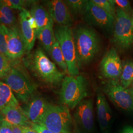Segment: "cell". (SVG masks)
<instances>
[{
  "label": "cell",
  "instance_id": "30",
  "mask_svg": "<svg viewBox=\"0 0 133 133\" xmlns=\"http://www.w3.org/2000/svg\"><path fill=\"white\" fill-rule=\"evenodd\" d=\"M1 119L0 133H13L11 125L5 120Z\"/></svg>",
  "mask_w": 133,
  "mask_h": 133
},
{
  "label": "cell",
  "instance_id": "19",
  "mask_svg": "<svg viewBox=\"0 0 133 133\" xmlns=\"http://www.w3.org/2000/svg\"><path fill=\"white\" fill-rule=\"evenodd\" d=\"M53 25L54 21L52 19L45 27L36 35V38L38 39L43 49L49 54L56 39L53 30Z\"/></svg>",
  "mask_w": 133,
  "mask_h": 133
},
{
  "label": "cell",
  "instance_id": "35",
  "mask_svg": "<svg viewBox=\"0 0 133 133\" xmlns=\"http://www.w3.org/2000/svg\"><path fill=\"white\" fill-rule=\"evenodd\" d=\"M122 133H133V128L131 127H127L124 129Z\"/></svg>",
  "mask_w": 133,
  "mask_h": 133
},
{
  "label": "cell",
  "instance_id": "15",
  "mask_svg": "<svg viewBox=\"0 0 133 133\" xmlns=\"http://www.w3.org/2000/svg\"><path fill=\"white\" fill-rule=\"evenodd\" d=\"M29 14L30 11L25 9L21 10L19 14L20 30L24 39L26 49V53L27 54L30 53L33 49L36 38V31L29 23Z\"/></svg>",
  "mask_w": 133,
  "mask_h": 133
},
{
  "label": "cell",
  "instance_id": "31",
  "mask_svg": "<svg viewBox=\"0 0 133 133\" xmlns=\"http://www.w3.org/2000/svg\"><path fill=\"white\" fill-rule=\"evenodd\" d=\"M31 126L38 133H56L53 132L52 131L48 130V129L44 127L43 126L39 124H33L32 123Z\"/></svg>",
  "mask_w": 133,
  "mask_h": 133
},
{
  "label": "cell",
  "instance_id": "28",
  "mask_svg": "<svg viewBox=\"0 0 133 133\" xmlns=\"http://www.w3.org/2000/svg\"><path fill=\"white\" fill-rule=\"evenodd\" d=\"M9 60L0 53V78H5L11 70Z\"/></svg>",
  "mask_w": 133,
  "mask_h": 133
},
{
  "label": "cell",
  "instance_id": "12",
  "mask_svg": "<svg viewBox=\"0 0 133 133\" xmlns=\"http://www.w3.org/2000/svg\"><path fill=\"white\" fill-rule=\"evenodd\" d=\"M48 12L55 22L60 26L70 27L73 24L71 14L64 1L51 0L45 1Z\"/></svg>",
  "mask_w": 133,
  "mask_h": 133
},
{
  "label": "cell",
  "instance_id": "7",
  "mask_svg": "<svg viewBox=\"0 0 133 133\" xmlns=\"http://www.w3.org/2000/svg\"><path fill=\"white\" fill-rule=\"evenodd\" d=\"M4 79L17 98L23 103L29 102L37 89L36 85L24 74L15 69H11Z\"/></svg>",
  "mask_w": 133,
  "mask_h": 133
},
{
  "label": "cell",
  "instance_id": "32",
  "mask_svg": "<svg viewBox=\"0 0 133 133\" xmlns=\"http://www.w3.org/2000/svg\"><path fill=\"white\" fill-rule=\"evenodd\" d=\"M22 133H38L31 126H26L21 127Z\"/></svg>",
  "mask_w": 133,
  "mask_h": 133
},
{
  "label": "cell",
  "instance_id": "36",
  "mask_svg": "<svg viewBox=\"0 0 133 133\" xmlns=\"http://www.w3.org/2000/svg\"><path fill=\"white\" fill-rule=\"evenodd\" d=\"M129 88L131 89V90L132 91V92H133V82L132 83L131 85L130 86V87Z\"/></svg>",
  "mask_w": 133,
  "mask_h": 133
},
{
  "label": "cell",
  "instance_id": "9",
  "mask_svg": "<svg viewBox=\"0 0 133 133\" xmlns=\"http://www.w3.org/2000/svg\"><path fill=\"white\" fill-rule=\"evenodd\" d=\"M122 70V63L116 50L111 48L105 53L100 64L102 75L109 81L119 82Z\"/></svg>",
  "mask_w": 133,
  "mask_h": 133
},
{
  "label": "cell",
  "instance_id": "21",
  "mask_svg": "<svg viewBox=\"0 0 133 133\" xmlns=\"http://www.w3.org/2000/svg\"><path fill=\"white\" fill-rule=\"evenodd\" d=\"M16 18L12 9L0 1V23L9 28L15 26Z\"/></svg>",
  "mask_w": 133,
  "mask_h": 133
},
{
  "label": "cell",
  "instance_id": "16",
  "mask_svg": "<svg viewBox=\"0 0 133 133\" xmlns=\"http://www.w3.org/2000/svg\"><path fill=\"white\" fill-rule=\"evenodd\" d=\"M2 119L12 125L18 126H31L32 123L24 114V110L20 107H9L0 110Z\"/></svg>",
  "mask_w": 133,
  "mask_h": 133
},
{
  "label": "cell",
  "instance_id": "37",
  "mask_svg": "<svg viewBox=\"0 0 133 133\" xmlns=\"http://www.w3.org/2000/svg\"><path fill=\"white\" fill-rule=\"evenodd\" d=\"M132 23H133V16H132Z\"/></svg>",
  "mask_w": 133,
  "mask_h": 133
},
{
  "label": "cell",
  "instance_id": "27",
  "mask_svg": "<svg viewBox=\"0 0 133 133\" xmlns=\"http://www.w3.org/2000/svg\"><path fill=\"white\" fill-rule=\"evenodd\" d=\"M2 1L12 10H21L25 9L24 6L29 4H34L35 2L31 1L23 0H2Z\"/></svg>",
  "mask_w": 133,
  "mask_h": 133
},
{
  "label": "cell",
  "instance_id": "24",
  "mask_svg": "<svg viewBox=\"0 0 133 133\" xmlns=\"http://www.w3.org/2000/svg\"><path fill=\"white\" fill-rule=\"evenodd\" d=\"M71 15L80 16L84 15L88 5L87 0H66L64 1Z\"/></svg>",
  "mask_w": 133,
  "mask_h": 133
},
{
  "label": "cell",
  "instance_id": "8",
  "mask_svg": "<svg viewBox=\"0 0 133 133\" xmlns=\"http://www.w3.org/2000/svg\"><path fill=\"white\" fill-rule=\"evenodd\" d=\"M103 90L115 105L126 111H133V93L130 88H124L119 82L109 81Z\"/></svg>",
  "mask_w": 133,
  "mask_h": 133
},
{
  "label": "cell",
  "instance_id": "23",
  "mask_svg": "<svg viewBox=\"0 0 133 133\" xmlns=\"http://www.w3.org/2000/svg\"><path fill=\"white\" fill-rule=\"evenodd\" d=\"M49 54L51 55L53 60L65 73L68 74V66L65 58L62 53L60 44L55 39L52 46L50 49Z\"/></svg>",
  "mask_w": 133,
  "mask_h": 133
},
{
  "label": "cell",
  "instance_id": "29",
  "mask_svg": "<svg viewBox=\"0 0 133 133\" xmlns=\"http://www.w3.org/2000/svg\"><path fill=\"white\" fill-rule=\"evenodd\" d=\"M111 3L114 5L117 6V8L121 9L128 14L131 17L133 16V10H132L130 4L127 0H109Z\"/></svg>",
  "mask_w": 133,
  "mask_h": 133
},
{
  "label": "cell",
  "instance_id": "3",
  "mask_svg": "<svg viewBox=\"0 0 133 133\" xmlns=\"http://www.w3.org/2000/svg\"><path fill=\"white\" fill-rule=\"evenodd\" d=\"M87 94V81L84 76H67L62 81L59 99L62 105L74 109Z\"/></svg>",
  "mask_w": 133,
  "mask_h": 133
},
{
  "label": "cell",
  "instance_id": "5",
  "mask_svg": "<svg viewBox=\"0 0 133 133\" xmlns=\"http://www.w3.org/2000/svg\"><path fill=\"white\" fill-rule=\"evenodd\" d=\"M54 35L60 44L66 62L68 74L72 76L79 75L76 51L73 32L70 27L58 25L54 30Z\"/></svg>",
  "mask_w": 133,
  "mask_h": 133
},
{
  "label": "cell",
  "instance_id": "6",
  "mask_svg": "<svg viewBox=\"0 0 133 133\" xmlns=\"http://www.w3.org/2000/svg\"><path fill=\"white\" fill-rule=\"evenodd\" d=\"M132 17L116 7V16L114 26L113 42L119 49L124 51L133 45Z\"/></svg>",
  "mask_w": 133,
  "mask_h": 133
},
{
  "label": "cell",
  "instance_id": "18",
  "mask_svg": "<svg viewBox=\"0 0 133 133\" xmlns=\"http://www.w3.org/2000/svg\"><path fill=\"white\" fill-rule=\"evenodd\" d=\"M30 12L37 23L36 35L45 27L52 19L47 10L42 5H38L35 3L32 5Z\"/></svg>",
  "mask_w": 133,
  "mask_h": 133
},
{
  "label": "cell",
  "instance_id": "17",
  "mask_svg": "<svg viewBox=\"0 0 133 133\" xmlns=\"http://www.w3.org/2000/svg\"><path fill=\"white\" fill-rule=\"evenodd\" d=\"M96 106L100 128L102 131H105L109 126L111 111L105 96L101 93L97 95Z\"/></svg>",
  "mask_w": 133,
  "mask_h": 133
},
{
  "label": "cell",
  "instance_id": "34",
  "mask_svg": "<svg viewBox=\"0 0 133 133\" xmlns=\"http://www.w3.org/2000/svg\"><path fill=\"white\" fill-rule=\"evenodd\" d=\"M11 127L12 129L13 133H22L21 127L20 126L11 125Z\"/></svg>",
  "mask_w": 133,
  "mask_h": 133
},
{
  "label": "cell",
  "instance_id": "26",
  "mask_svg": "<svg viewBox=\"0 0 133 133\" xmlns=\"http://www.w3.org/2000/svg\"><path fill=\"white\" fill-rule=\"evenodd\" d=\"M96 5L104 10L111 16L115 17L116 8L112 5L109 0H92Z\"/></svg>",
  "mask_w": 133,
  "mask_h": 133
},
{
  "label": "cell",
  "instance_id": "14",
  "mask_svg": "<svg viewBox=\"0 0 133 133\" xmlns=\"http://www.w3.org/2000/svg\"><path fill=\"white\" fill-rule=\"evenodd\" d=\"M50 105L48 101L41 97H36L31 100L26 109L25 115L33 124H38Z\"/></svg>",
  "mask_w": 133,
  "mask_h": 133
},
{
  "label": "cell",
  "instance_id": "38",
  "mask_svg": "<svg viewBox=\"0 0 133 133\" xmlns=\"http://www.w3.org/2000/svg\"><path fill=\"white\" fill-rule=\"evenodd\" d=\"M1 118H0V123H1Z\"/></svg>",
  "mask_w": 133,
  "mask_h": 133
},
{
  "label": "cell",
  "instance_id": "13",
  "mask_svg": "<svg viewBox=\"0 0 133 133\" xmlns=\"http://www.w3.org/2000/svg\"><path fill=\"white\" fill-rule=\"evenodd\" d=\"M9 29V37L7 45L8 58L16 59L26 52V45L20 29L16 26Z\"/></svg>",
  "mask_w": 133,
  "mask_h": 133
},
{
  "label": "cell",
  "instance_id": "25",
  "mask_svg": "<svg viewBox=\"0 0 133 133\" xmlns=\"http://www.w3.org/2000/svg\"><path fill=\"white\" fill-rule=\"evenodd\" d=\"M9 37V29L3 24H0V53L7 58V45Z\"/></svg>",
  "mask_w": 133,
  "mask_h": 133
},
{
  "label": "cell",
  "instance_id": "2",
  "mask_svg": "<svg viewBox=\"0 0 133 133\" xmlns=\"http://www.w3.org/2000/svg\"><path fill=\"white\" fill-rule=\"evenodd\" d=\"M79 68L92 62L98 54L101 41L93 29L85 26L78 27L72 31Z\"/></svg>",
  "mask_w": 133,
  "mask_h": 133
},
{
  "label": "cell",
  "instance_id": "20",
  "mask_svg": "<svg viewBox=\"0 0 133 133\" xmlns=\"http://www.w3.org/2000/svg\"><path fill=\"white\" fill-rule=\"evenodd\" d=\"M9 107H19L20 105L10 86L0 81V110Z\"/></svg>",
  "mask_w": 133,
  "mask_h": 133
},
{
  "label": "cell",
  "instance_id": "1",
  "mask_svg": "<svg viewBox=\"0 0 133 133\" xmlns=\"http://www.w3.org/2000/svg\"><path fill=\"white\" fill-rule=\"evenodd\" d=\"M24 62L35 76L48 84L56 85L64 78V74L58 70L55 64L50 60L41 48H37L28 54Z\"/></svg>",
  "mask_w": 133,
  "mask_h": 133
},
{
  "label": "cell",
  "instance_id": "11",
  "mask_svg": "<svg viewBox=\"0 0 133 133\" xmlns=\"http://www.w3.org/2000/svg\"><path fill=\"white\" fill-rule=\"evenodd\" d=\"M73 120L76 126L84 132L91 131L94 126L93 104L92 99L82 100L76 106Z\"/></svg>",
  "mask_w": 133,
  "mask_h": 133
},
{
  "label": "cell",
  "instance_id": "22",
  "mask_svg": "<svg viewBox=\"0 0 133 133\" xmlns=\"http://www.w3.org/2000/svg\"><path fill=\"white\" fill-rule=\"evenodd\" d=\"M120 84L128 88L133 82V60H128L122 64V70L119 79Z\"/></svg>",
  "mask_w": 133,
  "mask_h": 133
},
{
  "label": "cell",
  "instance_id": "10",
  "mask_svg": "<svg viewBox=\"0 0 133 133\" xmlns=\"http://www.w3.org/2000/svg\"><path fill=\"white\" fill-rule=\"evenodd\" d=\"M89 24L107 31H113L115 18L108 14L92 0L88 1L84 15Z\"/></svg>",
  "mask_w": 133,
  "mask_h": 133
},
{
  "label": "cell",
  "instance_id": "39",
  "mask_svg": "<svg viewBox=\"0 0 133 133\" xmlns=\"http://www.w3.org/2000/svg\"><path fill=\"white\" fill-rule=\"evenodd\" d=\"M0 24H1V23H0Z\"/></svg>",
  "mask_w": 133,
  "mask_h": 133
},
{
  "label": "cell",
  "instance_id": "4",
  "mask_svg": "<svg viewBox=\"0 0 133 133\" xmlns=\"http://www.w3.org/2000/svg\"><path fill=\"white\" fill-rule=\"evenodd\" d=\"M72 121L66 106L50 104L38 124L54 133H71Z\"/></svg>",
  "mask_w": 133,
  "mask_h": 133
},
{
  "label": "cell",
  "instance_id": "33",
  "mask_svg": "<svg viewBox=\"0 0 133 133\" xmlns=\"http://www.w3.org/2000/svg\"><path fill=\"white\" fill-rule=\"evenodd\" d=\"M28 21L30 25V26H31V27L34 29L36 31V30L37 29V23L36 22L35 19L33 17H32V16L30 14H30H29L28 16Z\"/></svg>",
  "mask_w": 133,
  "mask_h": 133
}]
</instances>
